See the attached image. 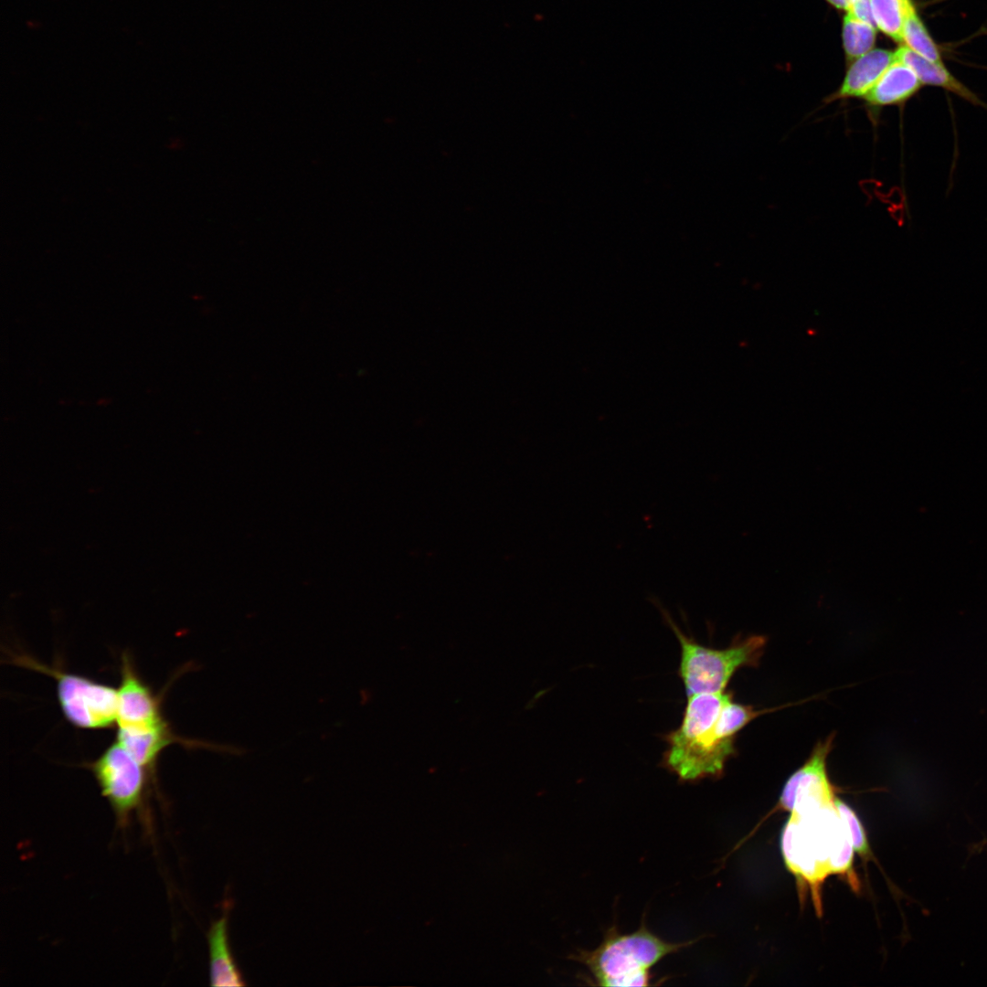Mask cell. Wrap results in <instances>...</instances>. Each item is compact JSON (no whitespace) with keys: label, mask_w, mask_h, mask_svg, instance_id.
Here are the masks:
<instances>
[{"label":"cell","mask_w":987,"mask_h":987,"mask_svg":"<svg viewBox=\"0 0 987 987\" xmlns=\"http://www.w3.org/2000/svg\"><path fill=\"white\" fill-rule=\"evenodd\" d=\"M780 847L789 870L810 886L819 912L821 886L828 876L846 875L854 889L858 887L852 868L854 849L835 801L791 812Z\"/></svg>","instance_id":"1"},{"label":"cell","mask_w":987,"mask_h":987,"mask_svg":"<svg viewBox=\"0 0 987 987\" xmlns=\"http://www.w3.org/2000/svg\"><path fill=\"white\" fill-rule=\"evenodd\" d=\"M730 698L732 695L724 691L687 696L680 726L663 737L667 748L661 761L679 781L695 783L723 774L735 751L734 738L722 735L718 717Z\"/></svg>","instance_id":"2"},{"label":"cell","mask_w":987,"mask_h":987,"mask_svg":"<svg viewBox=\"0 0 987 987\" xmlns=\"http://www.w3.org/2000/svg\"><path fill=\"white\" fill-rule=\"evenodd\" d=\"M694 942L663 940L650 931L644 923L628 934L620 933L616 927H611L596 949L579 950L571 959L589 970L597 985L648 986L652 969L658 962Z\"/></svg>","instance_id":"3"},{"label":"cell","mask_w":987,"mask_h":987,"mask_svg":"<svg viewBox=\"0 0 987 987\" xmlns=\"http://www.w3.org/2000/svg\"><path fill=\"white\" fill-rule=\"evenodd\" d=\"M666 617L681 647L678 674L686 696L724 691L738 668L757 663L765 644L762 637L755 636L725 649L706 647L685 634Z\"/></svg>","instance_id":"4"},{"label":"cell","mask_w":987,"mask_h":987,"mask_svg":"<svg viewBox=\"0 0 987 987\" xmlns=\"http://www.w3.org/2000/svg\"><path fill=\"white\" fill-rule=\"evenodd\" d=\"M15 663L52 676L57 683L60 709L72 726L82 729H104L116 726L117 688L87 676L50 667L29 656H15Z\"/></svg>","instance_id":"5"},{"label":"cell","mask_w":987,"mask_h":987,"mask_svg":"<svg viewBox=\"0 0 987 987\" xmlns=\"http://www.w3.org/2000/svg\"><path fill=\"white\" fill-rule=\"evenodd\" d=\"M88 767L119 818H125L140 804L150 773L118 741Z\"/></svg>","instance_id":"6"},{"label":"cell","mask_w":987,"mask_h":987,"mask_svg":"<svg viewBox=\"0 0 987 987\" xmlns=\"http://www.w3.org/2000/svg\"><path fill=\"white\" fill-rule=\"evenodd\" d=\"M120 672L115 727H145L164 723L159 696L141 678L126 653L122 654Z\"/></svg>","instance_id":"7"},{"label":"cell","mask_w":987,"mask_h":987,"mask_svg":"<svg viewBox=\"0 0 987 987\" xmlns=\"http://www.w3.org/2000/svg\"><path fill=\"white\" fill-rule=\"evenodd\" d=\"M924 86L917 74L906 64L895 60L875 85L861 99L870 111L871 119L886 106L901 105Z\"/></svg>","instance_id":"8"},{"label":"cell","mask_w":987,"mask_h":987,"mask_svg":"<svg viewBox=\"0 0 987 987\" xmlns=\"http://www.w3.org/2000/svg\"><path fill=\"white\" fill-rule=\"evenodd\" d=\"M894 61V52L883 48H873L852 60L842 84L825 99V102L862 98Z\"/></svg>","instance_id":"9"},{"label":"cell","mask_w":987,"mask_h":987,"mask_svg":"<svg viewBox=\"0 0 987 987\" xmlns=\"http://www.w3.org/2000/svg\"><path fill=\"white\" fill-rule=\"evenodd\" d=\"M118 741L150 774L154 773L161 752L175 742H185L170 728L168 722L146 727H116Z\"/></svg>","instance_id":"10"},{"label":"cell","mask_w":987,"mask_h":987,"mask_svg":"<svg viewBox=\"0 0 987 987\" xmlns=\"http://www.w3.org/2000/svg\"><path fill=\"white\" fill-rule=\"evenodd\" d=\"M832 738L819 743L806 763L794 772L783 787L779 804L791 812L796 797L832 787L826 771V758Z\"/></svg>","instance_id":"11"},{"label":"cell","mask_w":987,"mask_h":987,"mask_svg":"<svg viewBox=\"0 0 987 987\" xmlns=\"http://www.w3.org/2000/svg\"><path fill=\"white\" fill-rule=\"evenodd\" d=\"M894 55L895 60L908 66L917 74L923 85L943 88L967 101L971 104L987 110V103L982 101L977 94L956 79L944 67L942 62L929 61L905 46H901L896 49Z\"/></svg>","instance_id":"12"},{"label":"cell","mask_w":987,"mask_h":987,"mask_svg":"<svg viewBox=\"0 0 987 987\" xmlns=\"http://www.w3.org/2000/svg\"><path fill=\"white\" fill-rule=\"evenodd\" d=\"M210 981L213 986L244 985L242 976L232 957L228 936V917L216 920L207 934Z\"/></svg>","instance_id":"13"},{"label":"cell","mask_w":987,"mask_h":987,"mask_svg":"<svg viewBox=\"0 0 987 987\" xmlns=\"http://www.w3.org/2000/svg\"><path fill=\"white\" fill-rule=\"evenodd\" d=\"M870 7L876 27L902 43L905 21L916 9L912 0H870Z\"/></svg>","instance_id":"14"},{"label":"cell","mask_w":987,"mask_h":987,"mask_svg":"<svg viewBox=\"0 0 987 987\" xmlns=\"http://www.w3.org/2000/svg\"><path fill=\"white\" fill-rule=\"evenodd\" d=\"M876 30L872 23L846 13L843 21V46L846 58L854 60L873 49Z\"/></svg>","instance_id":"15"},{"label":"cell","mask_w":987,"mask_h":987,"mask_svg":"<svg viewBox=\"0 0 987 987\" xmlns=\"http://www.w3.org/2000/svg\"><path fill=\"white\" fill-rule=\"evenodd\" d=\"M902 43L917 55L932 62H941V55L917 10H913L905 21Z\"/></svg>","instance_id":"16"},{"label":"cell","mask_w":987,"mask_h":987,"mask_svg":"<svg viewBox=\"0 0 987 987\" xmlns=\"http://www.w3.org/2000/svg\"><path fill=\"white\" fill-rule=\"evenodd\" d=\"M835 805L847 826L854 852L862 857H868L871 854L870 847L865 829L856 813L850 806L838 798H835Z\"/></svg>","instance_id":"17"},{"label":"cell","mask_w":987,"mask_h":987,"mask_svg":"<svg viewBox=\"0 0 987 987\" xmlns=\"http://www.w3.org/2000/svg\"><path fill=\"white\" fill-rule=\"evenodd\" d=\"M825 1L827 3H829L832 6L835 7V8H837L839 10H844L845 12L848 11L849 6H850V2H851V0H825Z\"/></svg>","instance_id":"18"}]
</instances>
